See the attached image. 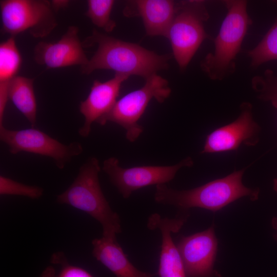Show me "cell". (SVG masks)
Wrapping results in <instances>:
<instances>
[{"label":"cell","mask_w":277,"mask_h":277,"mask_svg":"<svg viewBox=\"0 0 277 277\" xmlns=\"http://www.w3.org/2000/svg\"><path fill=\"white\" fill-rule=\"evenodd\" d=\"M193 163L192 159L188 156L172 166H143L124 168L120 165L117 158L110 157L104 161L102 169L122 196L127 199L133 192L143 187L166 184L174 179L181 168L190 167Z\"/></svg>","instance_id":"9c48e42d"},{"label":"cell","mask_w":277,"mask_h":277,"mask_svg":"<svg viewBox=\"0 0 277 277\" xmlns=\"http://www.w3.org/2000/svg\"><path fill=\"white\" fill-rule=\"evenodd\" d=\"M209 18L202 1L176 3V12L166 37L181 70L186 68L203 42L209 36L204 23Z\"/></svg>","instance_id":"5b68a950"},{"label":"cell","mask_w":277,"mask_h":277,"mask_svg":"<svg viewBox=\"0 0 277 277\" xmlns=\"http://www.w3.org/2000/svg\"><path fill=\"white\" fill-rule=\"evenodd\" d=\"M101 170L98 160L94 156L88 157L80 166L72 183L56 196V201L94 218L101 225L103 236L115 237L122 232L121 222L102 190L98 177Z\"/></svg>","instance_id":"3957f363"},{"label":"cell","mask_w":277,"mask_h":277,"mask_svg":"<svg viewBox=\"0 0 277 277\" xmlns=\"http://www.w3.org/2000/svg\"><path fill=\"white\" fill-rule=\"evenodd\" d=\"M251 66L254 68L271 60H277V19L262 41L248 52Z\"/></svg>","instance_id":"d6986e66"},{"label":"cell","mask_w":277,"mask_h":277,"mask_svg":"<svg viewBox=\"0 0 277 277\" xmlns=\"http://www.w3.org/2000/svg\"><path fill=\"white\" fill-rule=\"evenodd\" d=\"M0 140L7 145L12 154L26 152L49 157L59 169H64L84 151L78 142L65 144L34 127L12 130L0 127Z\"/></svg>","instance_id":"ba28073f"},{"label":"cell","mask_w":277,"mask_h":277,"mask_svg":"<svg viewBox=\"0 0 277 277\" xmlns=\"http://www.w3.org/2000/svg\"><path fill=\"white\" fill-rule=\"evenodd\" d=\"M129 77L115 73L113 78L105 82L94 81L88 96L79 106L80 112L84 117V124L78 130L81 136L87 137L93 123H98L111 111L117 102L122 83Z\"/></svg>","instance_id":"7c38bea8"},{"label":"cell","mask_w":277,"mask_h":277,"mask_svg":"<svg viewBox=\"0 0 277 277\" xmlns=\"http://www.w3.org/2000/svg\"><path fill=\"white\" fill-rule=\"evenodd\" d=\"M260 126L253 118L252 105H241V113L231 123L218 128L206 138L201 153L222 152L237 150L242 144L255 146L259 141Z\"/></svg>","instance_id":"8fae6325"},{"label":"cell","mask_w":277,"mask_h":277,"mask_svg":"<svg viewBox=\"0 0 277 277\" xmlns=\"http://www.w3.org/2000/svg\"><path fill=\"white\" fill-rule=\"evenodd\" d=\"M272 226L273 227V228L276 230V237H277V218L276 217H274L272 220Z\"/></svg>","instance_id":"484cf974"},{"label":"cell","mask_w":277,"mask_h":277,"mask_svg":"<svg viewBox=\"0 0 277 277\" xmlns=\"http://www.w3.org/2000/svg\"><path fill=\"white\" fill-rule=\"evenodd\" d=\"M253 88L259 93H277V76L267 70L263 76H255L252 80Z\"/></svg>","instance_id":"603a6c76"},{"label":"cell","mask_w":277,"mask_h":277,"mask_svg":"<svg viewBox=\"0 0 277 277\" xmlns=\"http://www.w3.org/2000/svg\"><path fill=\"white\" fill-rule=\"evenodd\" d=\"M245 169L234 171L227 176L189 190H177L166 184L156 186L154 200L163 205L173 206L182 211L199 207L218 211L244 196L251 201L259 198V189L245 186L242 176Z\"/></svg>","instance_id":"7a4b0ae2"},{"label":"cell","mask_w":277,"mask_h":277,"mask_svg":"<svg viewBox=\"0 0 277 277\" xmlns=\"http://www.w3.org/2000/svg\"><path fill=\"white\" fill-rule=\"evenodd\" d=\"M114 3L113 0L87 1L88 8L85 15L95 26L106 32H111L116 26L110 17Z\"/></svg>","instance_id":"ffe728a7"},{"label":"cell","mask_w":277,"mask_h":277,"mask_svg":"<svg viewBox=\"0 0 277 277\" xmlns=\"http://www.w3.org/2000/svg\"><path fill=\"white\" fill-rule=\"evenodd\" d=\"M188 216V213L185 212L174 218L162 217L157 213L152 214L149 217L147 227L150 230L159 229L162 236L158 269L160 277H186L183 261L171 233L178 232Z\"/></svg>","instance_id":"5bb4252c"},{"label":"cell","mask_w":277,"mask_h":277,"mask_svg":"<svg viewBox=\"0 0 277 277\" xmlns=\"http://www.w3.org/2000/svg\"><path fill=\"white\" fill-rule=\"evenodd\" d=\"M22 63L21 54L14 36H10L0 44V126L3 120L8 98V87L17 75Z\"/></svg>","instance_id":"e0dca14e"},{"label":"cell","mask_w":277,"mask_h":277,"mask_svg":"<svg viewBox=\"0 0 277 277\" xmlns=\"http://www.w3.org/2000/svg\"><path fill=\"white\" fill-rule=\"evenodd\" d=\"M93 257L116 277H152L154 274L142 271L128 259L115 237L96 238L92 241Z\"/></svg>","instance_id":"2e32d148"},{"label":"cell","mask_w":277,"mask_h":277,"mask_svg":"<svg viewBox=\"0 0 277 277\" xmlns=\"http://www.w3.org/2000/svg\"><path fill=\"white\" fill-rule=\"evenodd\" d=\"M259 97L262 100L270 101L273 106L277 109V93L266 92L259 93Z\"/></svg>","instance_id":"cb8c5ba5"},{"label":"cell","mask_w":277,"mask_h":277,"mask_svg":"<svg viewBox=\"0 0 277 277\" xmlns=\"http://www.w3.org/2000/svg\"><path fill=\"white\" fill-rule=\"evenodd\" d=\"M51 263L60 265L59 271L56 273L54 269L50 266L46 268L40 277H93L86 270L70 264L62 252L53 253Z\"/></svg>","instance_id":"44dd1931"},{"label":"cell","mask_w":277,"mask_h":277,"mask_svg":"<svg viewBox=\"0 0 277 277\" xmlns=\"http://www.w3.org/2000/svg\"><path fill=\"white\" fill-rule=\"evenodd\" d=\"M33 82L32 78L17 75L9 85L8 98L34 128L36 123L37 104Z\"/></svg>","instance_id":"ac0fdd59"},{"label":"cell","mask_w":277,"mask_h":277,"mask_svg":"<svg viewBox=\"0 0 277 277\" xmlns=\"http://www.w3.org/2000/svg\"><path fill=\"white\" fill-rule=\"evenodd\" d=\"M176 8V3L170 0L130 1L123 13L127 17H141L148 35L166 37Z\"/></svg>","instance_id":"9a60e30c"},{"label":"cell","mask_w":277,"mask_h":277,"mask_svg":"<svg viewBox=\"0 0 277 277\" xmlns=\"http://www.w3.org/2000/svg\"><path fill=\"white\" fill-rule=\"evenodd\" d=\"M274 190L277 193V178L274 179L273 180V186Z\"/></svg>","instance_id":"4316f807"},{"label":"cell","mask_w":277,"mask_h":277,"mask_svg":"<svg viewBox=\"0 0 277 277\" xmlns=\"http://www.w3.org/2000/svg\"><path fill=\"white\" fill-rule=\"evenodd\" d=\"M176 246L186 277H221L214 269L217 251L214 226L202 232L182 236Z\"/></svg>","instance_id":"30bf717a"},{"label":"cell","mask_w":277,"mask_h":277,"mask_svg":"<svg viewBox=\"0 0 277 277\" xmlns=\"http://www.w3.org/2000/svg\"><path fill=\"white\" fill-rule=\"evenodd\" d=\"M78 33V28L71 26L57 42H39L34 48V61L48 68L86 65L89 60L83 50Z\"/></svg>","instance_id":"4fadbf2b"},{"label":"cell","mask_w":277,"mask_h":277,"mask_svg":"<svg viewBox=\"0 0 277 277\" xmlns=\"http://www.w3.org/2000/svg\"><path fill=\"white\" fill-rule=\"evenodd\" d=\"M1 32L14 36L24 32L36 38L49 35L57 26L51 2L45 0H1Z\"/></svg>","instance_id":"52a82bcc"},{"label":"cell","mask_w":277,"mask_h":277,"mask_svg":"<svg viewBox=\"0 0 277 277\" xmlns=\"http://www.w3.org/2000/svg\"><path fill=\"white\" fill-rule=\"evenodd\" d=\"M225 4L227 13L214 40V52L201 64L203 71L213 80H222L234 71L235 57L251 23L247 1H228Z\"/></svg>","instance_id":"277c9868"},{"label":"cell","mask_w":277,"mask_h":277,"mask_svg":"<svg viewBox=\"0 0 277 277\" xmlns=\"http://www.w3.org/2000/svg\"><path fill=\"white\" fill-rule=\"evenodd\" d=\"M44 189L37 186L25 184L4 175L0 176V194L1 195H18L32 199L42 196Z\"/></svg>","instance_id":"7402d4cb"},{"label":"cell","mask_w":277,"mask_h":277,"mask_svg":"<svg viewBox=\"0 0 277 277\" xmlns=\"http://www.w3.org/2000/svg\"><path fill=\"white\" fill-rule=\"evenodd\" d=\"M68 3V1H52L51 2L52 8L55 12L67 7Z\"/></svg>","instance_id":"d4e9b609"},{"label":"cell","mask_w":277,"mask_h":277,"mask_svg":"<svg viewBox=\"0 0 277 277\" xmlns=\"http://www.w3.org/2000/svg\"><path fill=\"white\" fill-rule=\"evenodd\" d=\"M82 44L84 48L97 45L88 63L81 67V72L85 74L95 70L108 69L115 73L134 75L146 80L157 71L168 68L171 58L169 54H157L137 44L124 42L95 29Z\"/></svg>","instance_id":"6da1fadb"},{"label":"cell","mask_w":277,"mask_h":277,"mask_svg":"<svg viewBox=\"0 0 277 277\" xmlns=\"http://www.w3.org/2000/svg\"><path fill=\"white\" fill-rule=\"evenodd\" d=\"M171 92L167 80L155 74L146 80L142 88L117 101L111 111L97 123L104 126L112 122L120 125L126 131V138L134 142L143 131V127L138 122L149 103L154 98L162 103Z\"/></svg>","instance_id":"8992f818"}]
</instances>
